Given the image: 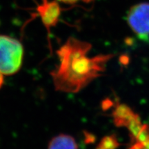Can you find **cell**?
Instances as JSON below:
<instances>
[{"label": "cell", "mask_w": 149, "mask_h": 149, "mask_svg": "<svg viewBox=\"0 0 149 149\" xmlns=\"http://www.w3.org/2000/svg\"><path fill=\"white\" fill-rule=\"evenodd\" d=\"M134 139L135 143L128 149H149V125L144 124Z\"/></svg>", "instance_id": "obj_7"}, {"label": "cell", "mask_w": 149, "mask_h": 149, "mask_svg": "<svg viewBox=\"0 0 149 149\" xmlns=\"http://www.w3.org/2000/svg\"><path fill=\"white\" fill-rule=\"evenodd\" d=\"M91 44L70 37L57 50L59 65L51 75L56 91L77 93L102 75L113 55L88 57Z\"/></svg>", "instance_id": "obj_1"}, {"label": "cell", "mask_w": 149, "mask_h": 149, "mask_svg": "<svg viewBox=\"0 0 149 149\" xmlns=\"http://www.w3.org/2000/svg\"><path fill=\"white\" fill-rule=\"evenodd\" d=\"M48 149H78V146L73 137L66 134H59L51 139Z\"/></svg>", "instance_id": "obj_6"}, {"label": "cell", "mask_w": 149, "mask_h": 149, "mask_svg": "<svg viewBox=\"0 0 149 149\" xmlns=\"http://www.w3.org/2000/svg\"><path fill=\"white\" fill-rule=\"evenodd\" d=\"M119 146V143L115 136H107L99 143L96 149H116Z\"/></svg>", "instance_id": "obj_8"}, {"label": "cell", "mask_w": 149, "mask_h": 149, "mask_svg": "<svg viewBox=\"0 0 149 149\" xmlns=\"http://www.w3.org/2000/svg\"><path fill=\"white\" fill-rule=\"evenodd\" d=\"M3 83H4V74L0 72V88L2 87Z\"/></svg>", "instance_id": "obj_10"}, {"label": "cell", "mask_w": 149, "mask_h": 149, "mask_svg": "<svg viewBox=\"0 0 149 149\" xmlns=\"http://www.w3.org/2000/svg\"><path fill=\"white\" fill-rule=\"evenodd\" d=\"M24 49L17 39L0 35V72L13 75L19 71L23 64Z\"/></svg>", "instance_id": "obj_2"}, {"label": "cell", "mask_w": 149, "mask_h": 149, "mask_svg": "<svg viewBox=\"0 0 149 149\" xmlns=\"http://www.w3.org/2000/svg\"><path fill=\"white\" fill-rule=\"evenodd\" d=\"M57 1H61V2L64 3H68V4H73V3L79 2V1L84 3H90L91 1H93V0H57Z\"/></svg>", "instance_id": "obj_9"}, {"label": "cell", "mask_w": 149, "mask_h": 149, "mask_svg": "<svg viewBox=\"0 0 149 149\" xmlns=\"http://www.w3.org/2000/svg\"><path fill=\"white\" fill-rule=\"evenodd\" d=\"M127 22L139 38L146 40L149 36V3H139L132 6L127 13Z\"/></svg>", "instance_id": "obj_3"}, {"label": "cell", "mask_w": 149, "mask_h": 149, "mask_svg": "<svg viewBox=\"0 0 149 149\" xmlns=\"http://www.w3.org/2000/svg\"><path fill=\"white\" fill-rule=\"evenodd\" d=\"M37 11L48 34L51 29L57 25L61 15V7L57 1L42 0V3L37 6Z\"/></svg>", "instance_id": "obj_5"}, {"label": "cell", "mask_w": 149, "mask_h": 149, "mask_svg": "<svg viewBox=\"0 0 149 149\" xmlns=\"http://www.w3.org/2000/svg\"><path fill=\"white\" fill-rule=\"evenodd\" d=\"M115 124L117 126H126L133 135V138L138 135L143 124L139 117L129 108L124 105H120L113 113Z\"/></svg>", "instance_id": "obj_4"}]
</instances>
